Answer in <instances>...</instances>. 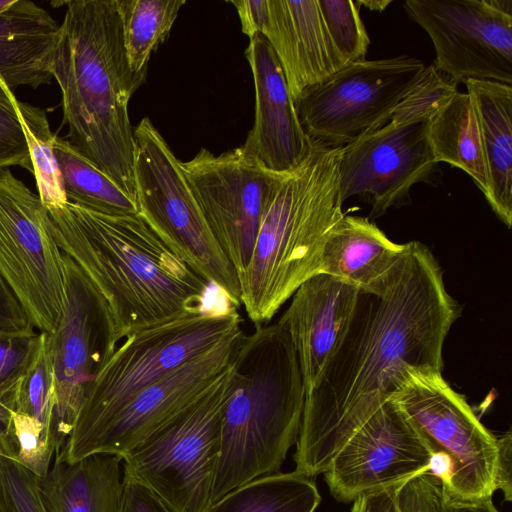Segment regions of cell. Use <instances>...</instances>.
Instances as JSON below:
<instances>
[{"instance_id":"9","label":"cell","mask_w":512,"mask_h":512,"mask_svg":"<svg viewBox=\"0 0 512 512\" xmlns=\"http://www.w3.org/2000/svg\"><path fill=\"white\" fill-rule=\"evenodd\" d=\"M391 399L431 454L450 464L449 483L442 485L448 496L460 501L492 498L496 491L497 436L482 424L441 370L409 369Z\"/></svg>"},{"instance_id":"7","label":"cell","mask_w":512,"mask_h":512,"mask_svg":"<svg viewBox=\"0 0 512 512\" xmlns=\"http://www.w3.org/2000/svg\"><path fill=\"white\" fill-rule=\"evenodd\" d=\"M133 136L138 215L183 262L239 308L237 272L206 223L180 160L149 117L137 124Z\"/></svg>"},{"instance_id":"41","label":"cell","mask_w":512,"mask_h":512,"mask_svg":"<svg viewBox=\"0 0 512 512\" xmlns=\"http://www.w3.org/2000/svg\"><path fill=\"white\" fill-rule=\"evenodd\" d=\"M404 482L360 495L352 501L351 512H399L396 495Z\"/></svg>"},{"instance_id":"21","label":"cell","mask_w":512,"mask_h":512,"mask_svg":"<svg viewBox=\"0 0 512 512\" xmlns=\"http://www.w3.org/2000/svg\"><path fill=\"white\" fill-rule=\"evenodd\" d=\"M60 25L29 0H16L0 13V79L13 92L50 84Z\"/></svg>"},{"instance_id":"37","label":"cell","mask_w":512,"mask_h":512,"mask_svg":"<svg viewBox=\"0 0 512 512\" xmlns=\"http://www.w3.org/2000/svg\"><path fill=\"white\" fill-rule=\"evenodd\" d=\"M117 512H177L152 489L124 473Z\"/></svg>"},{"instance_id":"27","label":"cell","mask_w":512,"mask_h":512,"mask_svg":"<svg viewBox=\"0 0 512 512\" xmlns=\"http://www.w3.org/2000/svg\"><path fill=\"white\" fill-rule=\"evenodd\" d=\"M54 153L69 203L104 213H137L136 204L68 140L57 136Z\"/></svg>"},{"instance_id":"10","label":"cell","mask_w":512,"mask_h":512,"mask_svg":"<svg viewBox=\"0 0 512 512\" xmlns=\"http://www.w3.org/2000/svg\"><path fill=\"white\" fill-rule=\"evenodd\" d=\"M426 67L408 55L345 65L294 101L306 136L342 148L382 127Z\"/></svg>"},{"instance_id":"31","label":"cell","mask_w":512,"mask_h":512,"mask_svg":"<svg viewBox=\"0 0 512 512\" xmlns=\"http://www.w3.org/2000/svg\"><path fill=\"white\" fill-rule=\"evenodd\" d=\"M328 35L345 64L365 60L370 38L351 0H317Z\"/></svg>"},{"instance_id":"18","label":"cell","mask_w":512,"mask_h":512,"mask_svg":"<svg viewBox=\"0 0 512 512\" xmlns=\"http://www.w3.org/2000/svg\"><path fill=\"white\" fill-rule=\"evenodd\" d=\"M255 87V117L240 148L266 169L282 173L306 154V136L290 95L281 64L266 38L252 37L245 50Z\"/></svg>"},{"instance_id":"3","label":"cell","mask_w":512,"mask_h":512,"mask_svg":"<svg viewBox=\"0 0 512 512\" xmlns=\"http://www.w3.org/2000/svg\"><path fill=\"white\" fill-rule=\"evenodd\" d=\"M65 4L51 73L61 91L68 141L135 203L128 104L145 81L129 68L118 0Z\"/></svg>"},{"instance_id":"6","label":"cell","mask_w":512,"mask_h":512,"mask_svg":"<svg viewBox=\"0 0 512 512\" xmlns=\"http://www.w3.org/2000/svg\"><path fill=\"white\" fill-rule=\"evenodd\" d=\"M220 297L199 312L127 334L94 380L74 427L55 458L71 461L137 393L241 330L243 319L238 308L227 297Z\"/></svg>"},{"instance_id":"44","label":"cell","mask_w":512,"mask_h":512,"mask_svg":"<svg viewBox=\"0 0 512 512\" xmlns=\"http://www.w3.org/2000/svg\"><path fill=\"white\" fill-rule=\"evenodd\" d=\"M355 3H356L357 6L358 5H363V6H365L369 10L383 11L391 3V1L390 0H377V1L360 0V1H356Z\"/></svg>"},{"instance_id":"42","label":"cell","mask_w":512,"mask_h":512,"mask_svg":"<svg viewBox=\"0 0 512 512\" xmlns=\"http://www.w3.org/2000/svg\"><path fill=\"white\" fill-rule=\"evenodd\" d=\"M17 388V387H16ZM16 388L0 392V454L5 455L8 436L15 410Z\"/></svg>"},{"instance_id":"12","label":"cell","mask_w":512,"mask_h":512,"mask_svg":"<svg viewBox=\"0 0 512 512\" xmlns=\"http://www.w3.org/2000/svg\"><path fill=\"white\" fill-rule=\"evenodd\" d=\"M63 267L62 314L49 334L54 374L50 435L56 453L69 437L94 380L117 348L103 299L64 253Z\"/></svg>"},{"instance_id":"40","label":"cell","mask_w":512,"mask_h":512,"mask_svg":"<svg viewBox=\"0 0 512 512\" xmlns=\"http://www.w3.org/2000/svg\"><path fill=\"white\" fill-rule=\"evenodd\" d=\"M238 13L242 32L251 39L261 34L267 20V0H233L229 1Z\"/></svg>"},{"instance_id":"11","label":"cell","mask_w":512,"mask_h":512,"mask_svg":"<svg viewBox=\"0 0 512 512\" xmlns=\"http://www.w3.org/2000/svg\"><path fill=\"white\" fill-rule=\"evenodd\" d=\"M0 275L32 326L53 333L64 302L63 252L39 195L9 168L0 169Z\"/></svg>"},{"instance_id":"45","label":"cell","mask_w":512,"mask_h":512,"mask_svg":"<svg viewBox=\"0 0 512 512\" xmlns=\"http://www.w3.org/2000/svg\"><path fill=\"white\" fill-rule=\"evenodd\" d=\"M16 0H0V13L9 9Z\"/></svg>"},{"instance_id":"22","label":"cell","mask_w":512,"mask_h":512,"mask_svg":"<svg viewBox=\"0 0 512 512\" xmlns=\"http://www.w3.org/2000/svg\"><path fill=\"white\" fill-rule=\"evenodd\" d=\"M405 244L391 241L366 217L344 215L328 236L317 274L375 290L388 278Z\"/></svg>"},{"instance_id":"29","label":"cell","mask_w":512,"mask_h":512,"mask_svg":"<svg viewBox=\"0 0 512 512\" xmlns=\"http://www.w3.org/2000/svg\"><path fill=\"white\" fill-rule=\"evenodd\" d=\"M15 104L28 144L38 195L43 205L50 207L68 202L54 153L57 135L50 129L46 112L18 99Z\"/></svg>"},{"instance_id":"1","label":"cell","mask_w":512,"mask_h":512,"mask_svg":"<svg viewBox=\"0 0 512 512\" xmlns=\"http://www.w3.org/2000/svg\"><path fill=\"white\" fill-rule=\"evenodd\" d=\"M461 306L419 242L386 281L360 290L353 318L316 385L305 394L295 472L323 474L353 434L389 399L411 368H443V345Z\"/></svg>"},{"instance_id":"30","label":"cell","mask_w":512,"mask_h":512,"mask_svg":"<svg viewBox=\"0 0 512 512\" xmlns=\"http://www.w3.org/2000/svg\"><path fill=\"white\" fill-rule=\"evenodd\" d=\"M53 397L54 374L50 336L49 333L40 332L39 347L16 388L14 413L32 421L50 434Z\"/></svg>"},{"instance_id":"20","label":"cell","mask_w":512,"mask_h":512,"mask_svg":"<svg viewBox=\"0 0 512 512\" xmlns=\"http://www.w3.org/2000/svg\"><path fill=\"white\" fill-rule=\"evenodd\" d=\"M261 35L271 45L295 101L346 64L325 27L317 0H267Z\"/></svg>"},{"instance_id":"15","label":"cell","mask_w":512,"mask_h":512,"mask_svg":"<svg viewBox=\"0 0 512 512\" xmlns=\"http://www.w3.org/2000/svg\"><path fill=\"white\" fill-rule=\"evenodd\" d=\"M430 118L393 120L342 147L340 198L357 196L377 218L410 201L411 188L431 183L438 164L428 138Z\"/></svg>"},{"instance_id":"26","label":"cell","mask_w":512,"mask_h":512,"mask_svg":"<svg viewBox=\"0 0 512 512\" xmlns=\"http://www.w3.org/2000/svg\"><path fill=\"white\" fill-rule=\"evenodd\" d=\"M320 501L313 478L293 471L249 481L212 503L205 512H314Z\"/></svg>"},{"instance_id":"28","label":"cell","mask_w":512,"mask_h":512,"mask_svg":"<svg viewBox=\"0 0 512 512\" xmlns=\"http://www.w3.org/2000/svg\"><path fill=\"white\" fill-rule=\"evenodd\" d=\"M185 0H118L132 73L146 80L153 52L166 41Z\"/></svg>"},{"instance_id":"19","label":"cell","mask_w":512,"mask_h":512,"mask_svg":"<svg viewBox=\"0 0 512 512\" xmlns=\"http://www.w3.org/2000/svg\"><path fill=\"white\" fill-rule=\"evenodd\" d=\"M360 289L327 274H315L295 291L278 319L297 354L305 394L321 377L342 343Z\"/></svg>"},{"instance_id":"13","label":"cell","mask_w":512,"mask_h":512,"mask_svg":"<svg viewBox=\"0 0 512 512\" xmlns=\"http://www.w3.org/2000/svg\"><path fill=\"white\" fill-rule=\"evenodd\" d=\"M404 7L429 35L436 68L455 83L512 85V14L492 0H407Z\"/></svg>"},{"instance_id":"38","label":"cell","mask_w":512,"mask_h":512,"mask_svg":"<svg viewBox=\"0 0 512 512\" xmlns=\"http://www.w3.org/2000/svg\"><path fill=\"white\" fill-rule=\"evenodd\" d=\"M32 328L18 300L0 275V331L18 332Z\"/></svg>"},{"instance_id":"5","label":"cell","mask_w":512,"mask_h":512,"mask_svg":"<svg viewBox=\"0 0 512 512\" xmlns=\"http://www.w3.org/2000/svg\"><path fill=\"white\" fill-rule=\"evenodd\" d=\"M232 365L211 504L249 481L279 472L297 442L305 403L297 354L280 323L243 333Z\"/></svg>"},{"instance_id":"33","label":"cell","mask_w":512,"mask_h":512,"mask_svg":"<svg viewBox=\"0 0 512 512\" xmlns=\"http://www.w3.org/2000/svg\"><path fill=\"white\" fill-rule=\"evenodd\" d=\"M0 512H46L38 490V476L3 455H0Z\"/></svg>"},{"instance_id":"43","label":"cell","mask_w":512,"mask_h":512,"mask_svg":"<svg viewBox=\"0 0 512 512\" xmlns=\"http://www.w3.org/2000/svg\"><path fill=\"white\" fill-rule=\"evenodd\" d=\"M444 512H500L493 504L492 498L477 501H460L448 496L443 491Z\"/></svg>"},{"instance_id":"8","label":"cell","mask_w":512,"mask_h":512,"mask_svg":"<svg viewBox=\"0 0 512 512\" xmlns=\"http://www.w3.org/2000/svg\"><path fill=\"white\" fill-rule=\"evenodd\" d=\"M232 383L231 360L207 391L123 455L124 473L177 512H205L211 505L221 414Z\"/></svg>"},{"instance_id":"36","label":"cell","mask_w":512,"mask_h":512,"mask_svg":"<svg viewBox=\"0 0 512 512\" xmlns=\"http://www.w3.org/2000/svg\"><path fill=\"white\" fill-rule=\"evenodd\" d=\"M396 504L399 512H444L441 480L430 473L413 476L399 488Z\"/></svg>"},{"instance_id":"2","label":"cell","mask_w":512,"mask_h":512,"mask_svg":"<svg viewBox=\"0 0 512 512\" xmlns=\"http://www.w3.org/2000/svg\"><path fill=\"white\" fill-rule=\"evenodd\" d=\"M46 209L58 247L103 299L117 346L134 330L211 303V285L138 214L104 213L69 202Z\"/></svg>"},{"instance_id":"16","label":"cell","mask_w":512,"mask_h":512,"mask_svg":"<svg viewBox=\"0 0 512 512\" xmlns=\"http://www.w3.org/2000/svg\"><path fill=\"white\" fill-rule=\"evenodd\" d=\"M431 452L397 404L386 401L323 473L332 496L352 502L429 470Z\"/></svg>"},{"instance_id":"32","label":"cell","mask_w":512,"mask_h":512,"mask_svg":"<svg viewBox=\"0 0 512 512\" xmlns=\"http://www.w3.org/2000/svg\"><path fill=\"white\" fill-rule=\"evenodd\" d=\"M458 84L439 71L434 64L427 66L420 80L394 109L390 119L409 120L431 118L452 94Z\"/></svg>"},{"instance_id":"34","label":"cell","mask_w":512,"mask_h":512,"mask_svg":"<svg viewBox=\"0 0 512 512\" xmlns=\"http://www.w3.org/2000/svg\"><path fill=\"white\" fill-rule=\"evenodd\" d=\"M16 96L0 79V169L21 166L33 174L28 144L18 110Z\"/></svg>"},{"instance_id":"35","label":"cell","mask_w":512,"mask_h":512,"mask_svg":"<svg viewBox=\"0 0 512 512\" xmlns=\"http://www.w3.org/2000/svg\"><path fill=\"white\" fill-rule=\"evenodd\" d=\"M39 343L40 332L35 328L18 332L0 331V392L17 387Z\"/></svg>"},{"instance_id":"4","label":"cell","mask_w":512,"mask_h":512,"mask_svg":"<svg viewBox=\"0 0 512 512\" xmlns=\"http://www.w3.org/2000/svg\"><path fill=\"white\" fill-rule=\"evenodd\" d=\"M341 151L310 140L301 161L275 173L267 189L250 261L238 275L240 302L254 326L270 323L318 272L324 244L345 215Z\"/></svg>"},{"instance_id":"39","label":"cell","mask_w":512,"mask_h":512,"mask_svg":"<svg viewBox=\"0 0 512 512\" xmlns=\"http://www.w3.org/2000/svg\"><path fill=\"white\" fill-rule=\"evenodd\" d=\"M497 460L495 489L500 490L504 499L512 500V433L510 430L497 436Z\"/></svg>"},{"instance_id":"24","label":"cell","mask_w":512,"mask_h":512,"mask_svg":"<svg viewBox=\"0 0 512 512\" xmlns=\"http://www.w3.org/2000/svg\"><path fill=\"white\" fill-rule=\"evenodd\" d=\"M121 461V457L107 453L72 462L55 458L47 473L38 477L46 512H117L122 492Z\"/></svg>"},{"instance_id":"25","label":"cell","mask_w":512,"mask_h":512,"mask_svg":"<svg viewBox=\"0 0 512 512\" xmlns=\"http://www.w3.org/2000/svg\"><path fill=\"white\" fill-rule=\"evenodd\" d=\"M428 138L437 163L466 172L485 195L488 176L479 120L471 96L455 92L433 113Z\"/></svg>"},{"instance_id":"17","label":"cell","mask_w":512,"mask_h":512,"mask_svg":"<svg viewBox=\"0 0 512 512\" xmlns=\"http://www.w3.org/2000/svg\"><path fill=\"white\" fill-rule=\"evenodd\" d=\"M243 330L218 341L129 400L69 462L94 453L123 457L132 447L207 391L228 367Z\"/></svg>"},{"instance_id":"23","label":"cell","mask_w":512,"mask_h":512,"mask_svg":"<svg viewBox=\"0 0 512 512\" xmlns=\"http://www.w3.org/2000/svg\"><path fill=\"white\" fill-rule=\"evenodd\" d=\"M479 120L488 176L484 195L493 212L512 224V85L468 79L464 82Z\"/></svg>"},{"instance_id":"14","label":"cell","mask_w":512,"mask_h":512,"mask_svg":"<svg viewBox=\"0 0 512 512\" xmlns=\"http://www.w3.org/2000/svg\"><path fill=\"white\" fill-rule=\"evenodd\" d=\"M180 166L206 223L239 275L250 261L264 198L276 172L240 147L220 155L201 148Z\"/></svg>"}]
</instances>
